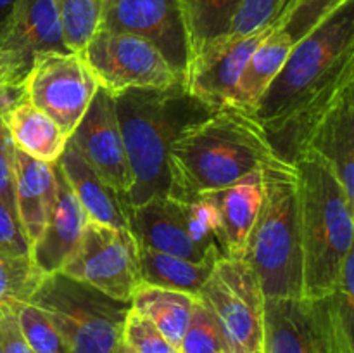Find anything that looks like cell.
<instances>
[{"mask_svg":"<svg viewBox=\"0 0 354 353\" xmlns=\"http://www.w3.org/2000/svg\"><path fill=\"white\" fill-rule=\"evenodd\" d=\"M294 0H242L228 35L245 37L265 28L282 26Z\"/></svg>","mask_w":354,"mask_h":353,"instance_id":"obj_32","label":"cell"},{"mask_svg":"<svg viewBox=\"0 0 354 353\" xmlns=\"http://www.w3.org/2000/svg\"><path fill=\"white\" fill-rule=\"evenodd\" d=\"M14 179L17 218L31 248L40 237L57 196L55 163L38 161L14 147Z\"/></svg>","mask_w":354,"mask_h":353,"instance_id":"obj_20","label":"cell"},{"mask_svg":"<svg viewBox=\"0 0 354 353\" xmlns=\"http://www.w3.org/2000/svg\"><path fill=\"white\" fill-rule=\"evenodd\" d=\"M16 6H17V0H0V35H2L3 28L7 26V23H9Z\"/></svg>","mask_w":354,"mask_h":353,"instance_id":"obj_39","label":"cell"},{"mask_svg":"<svg viewBox=\"0 0 354 353\" xmlns=\"http://www.w3.org/2000/svg\"><path fill=\"white\" fill-rule=\"evenodd\" d=\"M14 147L38 161L54 165L68 145V135L50 116L24 96L14 100L2 118Z\"/></svg>","mask_w":354,"mask_h":353,"instance_id":"obj_23","label":"cell"},{"mask_svg":"<svg viewBox=\"0 0 354 353\" xmlns=\"http://www.w3.org/2000/svg\"><path fill=\"white\" fill-rule=\"evenodd\" d=\"M197 300L213 311L228 352L265 353V294L244 260H218Z\"/></svg>","mask_w":354,"mask_h":353,"instance_id":"obj_9","label":"cell"},{"mask_svg":"<svg viewBox=\"0 0 354 353\" xmlns=\"http://www.w3.org/2000/svg\"><path fill=\"white\" fill-rule=\"evenodd\" d=\"M113 97L131 175L124 204L137 206L151 197L168 196L173 141L183 127L211 111L192 99L182 83L168 89H130Z\"/></svg>","mask_w":354,"mask_h":353,"instance_id":"obj_2","label":"cell"},{"mask_svg":"<svg viewBox=\"0 0 354 353\" xmlns=\"http://www.w3.org/2000/svg\"><path fill=\"white\" fill-rule=\"evenodd\" d=\"M127 220L138 246L190 262L225 258L216 211L204 196L151 197L137 206H127Z\"/></svg>","mask_w":354,"mask_h":353,"instance_id":"obj_8","label":"cell"},{"mask_svg":"<svg viewBox=\"0 0 354 353\" xmlns=\"http://www.w3.org/2000/svg\"><path fill=\"white\" fill-rule=\"evenodd\" d=\"M201 196L206 197L216 211L225 258H241L261 206V170L249 173L232 185Z\"/></svg>","mask_w":354,"mask_h":353,"instance_id":"obj_21","label":"cell"},{"mask_svg":"<svg viewBox=\"0 0 354 353\" xmlns=\"http://www.w3.org/2000/svg\"><path fill=\"white\" fill-rule=\"evenodd\" d=\"M344 2L348 0H294L280 28L286 31L290 42L296 44L308 33H311L318 24L324 23Z\"/></svg>","mask_w":354,"mask_h":353,"instance_id":"obj_34","label":"cell"},{"mask_svg":"<svg viewBox=\"0 0 354 353\" xmlns=\"http://www.w3.org/2000/svg\"><path fill=\"white\" fill-rule=\"evenodd\" d=\"M189 37L190 57L227 37L242 0H178Z\"/></svg>","mask_w":354,"mask_h":353,"instance_id":"obj_27","label":"cell"},{"mask_svg":"<svg viewBox=\"0 0 354 353\" xmlns=\"http://www.w3.org/2000/svg\"><path fill=\"white\" fill-rule=\"evenodd\" d=\"M78 54L100 89L111 96L130 89H168L183 82L161 52L137 35L99 28Z\"/></svg>","mask_w":354,"mask_h":353,"instance_id":"obj_10","label":"cell"},{"mask_svg":"<svg viewBox=\"0 0 354 353\" xmlns=\"http://www.w3.org/2000/svg\"><path fill=\"white\" fill-rule=\"evenodd\" d=\"M353 83L354 61H349L283 116L266 123L263 128L275 156L290 165H296L297 159L306 152L308 142L320 121L341 93Z\"/></svg>","mask_w":354,"mask_h":353,"instance_id":"obj_17","label":"cell"},{"mask_svg":"<svg viewBox=\"0 0 354 353\" xmlns=\"http://www.w3.org/2000/svg\"><path fill=\"white\" fill-rule=\"evenodd\" d=\"M0 345L3 353H31L17 324L12 303H0Z\"/></svg>","mask_w":354,"mask_h":353,"instance_id":"obj_36","label":"cell"},{"mask_svg":"<svg viewBox=\"0 0 354 353\" xmlns=\"http://www.w3.org/2000/svg\"><path fill=\"white\" fill-rule=\"evenodd\" d=\"M277 26L245 37H221L192 55L183 73V89L209 111L232 106L235 87L254 48Z\"/></svg>","mask_w":354,"mask_h":353,"instance_id":"obj_15","label":"cell"},{"mask_svg":"<svg viewBox=\"0 0 354 353\" xmlns=\"http://www.w3.org/2000/svg\"><path fill=\"white\" fill-rule=\"evenodd\" d=\"M178 353H230L213 311L197 298Z\"/></svg>","mask_w":354,"mask_h":353,"instance_id":"obj_31","label":"cell"},{"mask_svg":"<svg viewBox=\"0 0 354 353\" xmlns=\"http://www.w3.org/2000/svg\"><path fill=\"white\" fill-rule=\"evenodd\" d=\"M48 52H71L52 0H17L0 35V69L6 83L21 89L35 59Z\"/></svg>","mask_w":354,"mask_h":353,"instance_id":"obj_14","label":"cell"},{"mask_svg":"<svg viewBox=\"0 0 354 353\" xmlns=\"http://www.w3.org/2000/svg\"><path fill=\"white\" fill-rule=\"evenodd\" d=\"M99 28L144 38L183 78L190 48L178 0H109Z\"/></svg>","mask_w":354,"mask_h":353,"instance_id":"obj_13","label":"cell"},{"mask_svg":"<svg viewBox=\"0 0 354 353\" xmlns=\"http://www.w3.org/2000/svg\"><path fill=\"white\" fill-rule=\"evenodd\" d=\"M44 275L31 256L0 253V303H28Z\"/></svg>","mask_w":354,"mask_h":353,"instance_id":"obj_29","label":"cell"},{"mask_svg":"<svg viewBox=\"0 0 354 353\" xmlns=\"http://www.w3.org/2000/svg\"><path fill=\"white\" fill-rule=\"evenodd\" d=\"M292 45L280 26L270 31L249 57L235 87L230 107L252 116L261 97L282 69Z\"/></svg>","mask_w":354,"mask_h":353,"instance_id":"obj_24","label":"cell"},{"mask_svg":"<svg viewBox=\"0 0 354 353\" xmlns=\"http://www.w3.org/2000/svg\"><path fill=\"white\" fill-rule=\"evenodd\" d=\"M121 345L131 353H178L145 315L130 308L121 332Z\"/></svg>","mask_w":354,"mask_h":353,"instance_id":"obj_33","label":"cell"},{"mask_svg":"<svg viewBox=\"0 0 354 353\" xmlns=\"http://www.w3.org/2000/svg\"><path fill=\"white\" fill-rule=\"evenodd\" d=\"M107 2H109V0H102V3H104V6H106ZM102 9H104V7H102Z\"/></svg>","mask_w":354,"mask_h":353,"instance_id":"obj_41","label":"cell"},{"mask_svg":"<svg viewBox=\"0 0 354 353\" xmlns=\"http://www.w3.org/2000/svg\"><path fill=\"white\" fill-rule=\"evenodd\" d=\"M28 303L47 314L68 353H116L131 308L61 272L44 275Z\"/></svg>","mask_w":354,"mask_h":353,"instance_id":"obj_7","label":"cell"},{"mask_svg":"<svg viewBox=\"0 0 354 353\" xmlns=\"http://www.w3.org/2000/svg\"><path fill=\"white\" fill-rule=\"evenodd\" d=\"M68 144L124 199L130 190L131 175L114 97L109 92L100 87L97 89L82 121L69 135Z\"/></svg>","mask_w":354,"mask_h":353,"instance_id":"obj_16","label":"cell"},{"mask_svg":"<svg viewBox=\"0 0 354 353\" xmlns=\"http://www.w3.org/2000/svg\"><path fill=\"white\" fill-rule=\"evenodd\" d=\"M99 83L78 52H48L35 59L23 96L71 135L88 109Z\"/></svg>","mask_w":354,"mask_h":353,"instance_id":"obj_12","label":"cell"},{"mask_svg":"<svg viewBox=\"0 0 354 353\" xmlns=\"http://www.w3.org/2000/svg\"><path fill=\"white\" fill-rule=\"evenodd\" d=\"M349 61H354V0L337 7L324 23L292 45L252 118L265 127L283 116Z\"/></svg>","mask_w":354,"mask_h":353,"instance_id":"obj_6","label":"cell"},{"mask_svg":"<svg viewBox=\"0 0 354 353\" xmlns=\"http://www.w3.org/2000/svg\"><path fill=\"white\" fill-rule=\"evenodd\" d=\"M61 273L93 286L121 301H131L140 284L138 246L128 228L88 220Z\"/></svg>","mask_w":354,"mask_h":353,"instance_id":"obj_11","label":"cell"},{"mask_svg":"<svg viewBox=\"0 0 354 353\" xmlns=\"http://www.w3.org/2000/svg\"><path fill=\"white\" fill-rule=\"evenodd\" d=\"M0 203L17 218L16 179H14V144L7 141L0 149ZM19 220V218H17Z\"/></svg>","mask_w":354,"mask_h":353,"instance_id":"obj_37","label":"cell"},{"mask_svg":"<svg viewBox=\"0 0 354 353\" xmlns=\"http://www.w3.org/2000/svg\"><path fill=\"white\" fill-rule=\"evenodd\" d=\"M55 173H57V196H55L54 208L48 215L40 237L31 246L30 253L35 265L45 275L61 272L62 266L78 248L83 228L88 221L85 211L62 176L57 163H55Z\"/></svg>","mask_w":354,"mask_h":353,"instance_id":"obj_18","label":"cell"},{"mask_svg":"<svg viewBox=\"0 0 354 353\" xmlns=\"http://www.w3.org/2000/svg\"><path fill=\"white\" fill-rule=\"evenodd\" d=\"M218 260L221 258L213 256V258H206L203 262H190V260L180 258V256L166 255V253L138 246L140 282L180 291V293L197 298L201 287L209 279Z\"/></svg>","mask_w":354,"mask_h":353,"instance_id":"obj_25","label":"cell"},{"mask_svg":"<svg viewBox=\"0 0 354 353\" xmlns=\"http://www.w3.org/2000/svg\"><path fill=\"white\" fill-rule=\"evenodd\" d=\"M12 307L31 353H68L57 329L44 310L31 303H12Z\"/></svg>","mask_w":354,"mask_h":353,"instance_id":"obj_30","label":"cell"},{"mask_svg":"<svg viewBox=\"0 0 354 353\" xmlns=\"http://www.w3.org/2000/svg\"><path fill=\"white\" fill-rule=\"evenodd\" d=\"M275 158L266 132L251 114L234 107L211 111L178 132L168 154L169 192L192 199L220 190Z\"/></svg>","mask_w":354,"mask_h":353,"instance_id":"obj_1","label":"cell"},{"mask_svg":"<svg viewBox=\"0 0 354 353\" xmlns=\"http://www.w3.org/2000/svg\"><path fill=\"white\" fill-rule=\"evenodd\" d=\"M131 308L149 318L162 336L178 350L189 327L196 298L180 291L149 286L140 282L131 296Z\"/></svg>","mask_w":354,"mask_h":353,"instance_id":"obj_26","label":"cell"},{"mask_svg":"<svg viewBox=\"0 0 354 353\" xmlns=\"http://www.w3.org/2000/svg\"><path fill=\"white\" fill-rule=\"evenodd\" d=\"M61 21L66 47L82 52L100 26L102 0H52Z\"/></svg>","mask_w":354,"mask_h":353,"instance_id":"obj_28","label":"cell"},{"mask_svg":"<svg viewBox=\"0 0 354 353\" xmlns=\"http://www.w3.org/2000/svg\"><path fill=\"white\" fill-rule=\"evenodd\" d=\"M0 353H3V352H2V345H0Z\"/></svg>","mask_w":354,"mask_h":353,"instance_id":"obj_42","label":"cell"},{"mask_svg":"<svg viewBox=\"0 0 354 353\" xmlns=\"http://www.w3.org/2000/svg\"><path fill=\"white\" fill-rule=\"evenodd\" d=\"M9 134H7V128L6 125H3V121H0V149H2V145L6 144L7 141H9Z\"/></svg>","mask_w":354,"mask_h":353,"instance_id":"obj_40","label":"cell"},{"mask_svg":"<svg viewBox=\"0 0 354 353\" xmlns=\"http://www.w3.org/2000/svg\"><path fill=\"white\" fill-rule=\"evenodd\" d=\"M330 165L346 196L354 203V83L341 93L308 142Z\"/></svg>","mask_w":354,"mask_h":353,"instance_id":"obj_19","label":"cell"},{"mask_svg":"<svg viewBox=\"0 0 354 353\" xmlns=\"http://www.w3.org/2000/svg\"><path fill=\"white\" fill-rule=\"evenodd\" d=\"M0 253L9 256H31L19 220L0 203Z\"/></svg>","mask_w":354,"mask_h":353,"instance_id":"obj_35","label":"cell"},{"mask_svg":"<svg viewBox=\"0 0 354 353\" xmlns=\"http://www.w3.org/2000/svg\"><path fill=\"white\" fill-rule=\"evenodd\" d=\"M57 165L88 220L109 227L128 228L127 204L123 197L114 192L69 144Z\"/></svg>","mask_w":354,"mask_h":353,"instance_id":"obj_22","label":"cell"},{"mask_svg":"<svg viewBox=\"0 0 354 353\" xmlns=\"http://www.w3.org/2000/svg\"><path fill=\"white\" fill-rule=\"evenodd\" d=\"M261 206L241 258L265 298H303V246L296 165L279 156L261 168Z\"/></svg>","mask_w":354,"mask_h":353,"instance_id":"obj_4","label":"cell"},{"mask_svg":"<svg viewBox=\"0 0 354 353\" xmlns=\"http://www.w3.org/2000/svg\"><path fill=\"white\" fill-rule=\"evenodd\" d=\"M23 96V90L14 89L6 83V78L2 75V69H0V121H2L6 111L12 106L14 100H17Z\"/></svg>","mask_w":354,"mask_h":353,"instance_id":"obj_38","label":"cell"},{"mask_svg":"<svg viewBox=\"0 0 354 353\" xmlns=\"http://www.w3.org/2000/svg\"><path fill=\"white\" fill-rule=\"evenodd\" d=\"M303 246V298L334 293L353 253L354 203L324 158L306 151L296 161Z\"/></svg>","mask_w":354,"mask_h":353,"instance_id":"obj_3","label":"cell"},{"mask_svg":"<svg viewBox=\"0 0 354 353\" xmlns=\"http://www.w3.org/2000/svg\"><path fill=\"white\" fill-rule=\"evenodd\" d=\"M353 266L354 253L324 298H265V353H354Z\"/></svg>","mask_w":354,"mask_h":353,"instance_id":"obj_5","label":"cell"}]
</instances>
